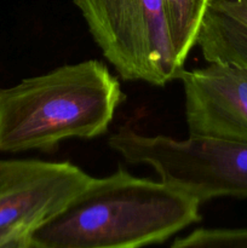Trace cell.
<instances>
[{
	"label": "cell",
	"mask_w": 247,
	"mask_h": 248,
	"mask_svg": "<svg viewBox=\"0 0 247 248\" xmlns=\"http://www.w3.org/2000/svg\"><path fill=\"white\" fill-rule=\"evenodd\" d=\"M189 136L247 142V72L208 63L179 75Z\"/></svg>",
	"instance_id": "cell-6"
},
{
	"label": "cell",
	"mask_w": 247,
	"mask_h": 248,
	"mask_svg": "<svg viewBox=\"0 0 247 248\" xmlns=\"http://www.w3.org/2000/svg\"><path fill=\"white\" fill-rule=\"evenodd\" d=\"M124 99L98 60L63 64L0 89V153L51 152L69 138L108 132Z\"/></svg>",
	"instance_id": "cell-2"
},
{
	"label": "cell",
	"mask_w": 247,
	"mask_h": 248,
	"mask_svg": "<svg viewBox=\"0 0 247 248\" xmlns=\"http://www.w3.org/2000/svg\"><path fill=\"white\" fill-rule=\"evenodd\" d=\"M108 144L130 164L152 167L160 181L201 203L217 198H247V142L188 136H148L123 126Z\"/></svg>",
	"instance_id": "cell-3"
},
{
	"label": "cell",
	"mask_w": 247,
	"mask_h": 248,
	"mask_svg": "<svg viewBox=\"0 0 247 248\" xmlns=\"http://www.w3.org/2000/svg\"><path fill=\"white\" fill-rule=\"evenodd\" d=\"M201 202L119 169L91 183L31 232V248H142L201 220Z\"/></svg>",
	"instance_id": "cell-1"
},
{
	"label": "cell",
	"mask_w": 247,
	"mask_h": 248,
	"mask_svg": "<svg viewBox=\"0 0 247 248\" xmlns=\"http://www.w3.org/2000/svg\"><path fill=\"white\" fill-rule=\"evenodd\" d=\"M195 46L207 63L247 72V0H210Z\"/></svg>",
	"instance_id": "cell-7"
},
{
	"label": "cell",
	"mask_w": 247,
	"mask_h": 248,
	"mask_svg": "<svg viewBox=\"0 0 247 248\" xmlns=\"http://www.w3.org/2000/svg\"><path fill=\"white\" fill-rule=\"evenodd\" d=\"M91 181L84 170L67 161L0 159V232H33Z\"/></svg>",
	"instance_id": "cell-5"
},
{
	"label": "cell",
	"mask_w": 247,
	"mask_h": 248,
	"mask_svg": "<svg viewBox=\"0 0 247 248\" xmlns=\"http://www.w3.org/2000/svg\"><path fill=\"white\" fill-rule=\"evenodd\" d=\"M171 248H247L246 229H196Z\"/></svg>",
	"instance_id": "cell-9"
},
{
	"label": "cell",
	"mask_w": 247,
	"mask_h": 248,
	"mask_svg": "<svg viewBox=\"0 0 247 248\" xmlns=\"http://www.w3.org/2000/svg\"><path fill=\"white\" fill-rule=\"evenodd\" d=\"M174 57L184 68L210 0H161Z\"/></svg>",
	"instance_id": "cell-8"
},
{
	"label": "cell",
	"mask_w": 247,
	"mask_h": 248,
	"mask_svg": "<svg viewBox=\"0 0 247 248\" xmlns=\"http://www.w3.org/2000/svg\"><path fill=\"white\" fill-rule=\"evenodd\" d=\"M31 232L23 229L0 232V248H31Z\"/></svg>",
	"instance_id": "cell-10"
},
{
	"label": "cell",
	"mask_w": 247,
	"mask_h": 248,
	"mask_svg": "<svg viewBox=\"0 0 247 248\" xmlns=\"http://www.w3.org/2000/svg\"><path fill=\"white\" fill-rule=\"evenodd\" d=\"M104 58L126 81L162 87L185 68L174 57L161 0H73Z\"/></svg>",
	"instance_id": "cell-4"
}]
</instances>
